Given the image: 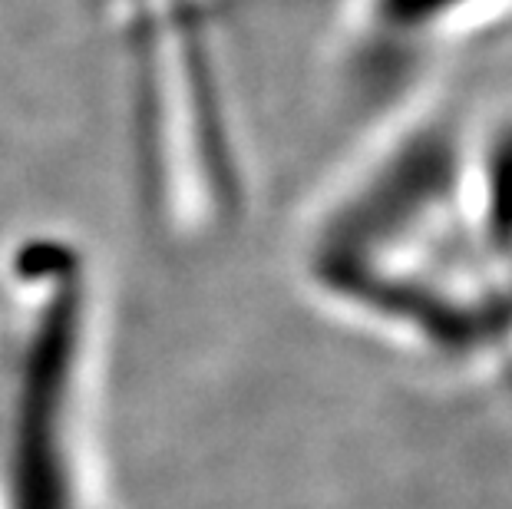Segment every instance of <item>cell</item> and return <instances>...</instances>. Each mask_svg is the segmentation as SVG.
Instances as JSON below:
<instances>
[{"label":"cell","instance_id":"obj_1","mask_svg":"<svg viewBox=\"0 0 512 509\" xmlns=\"http://www.w3.org/2000/svg\"><path fill=\"white\" fill-rule=\"evenodd\" d=\"M470 136L453 103L397 113L314 205L301 268L324 305L380 338L512 381L509 285L476 235Z\"/></svg>","mask_w":512,"mask_h":509},{"label":"cell","instance_id":"obj_2","mask_svg":"<svg viewBox=\"0 0 512 509\" xmlns=\"http://www.w3.org/2000/svg\"><path fill=\"white\" fill-rule=\"evenodd\" d=\"M100 291L70 238L0 272V509H106L96 457Z\"/></svg>","mask_w":512,"mask_h":509},{"label":"cell","instance_id":"obj_3","mask_svg":"<svg viewBox=\"0 0 512 509\" xmlns=\"http://www.w3.org/2000/svg\"><path fill=\"white\" fill-rule=\"evenodd\" d=\"M512 14V0H354L347 14V50L377 90L397 86L430 53L470 40Z\"/></svg>","mask_w":512,"mask_h":509}]
</instances>
